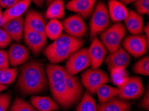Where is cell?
Here are the masks:
<instances>
[{
    "label": "cell",
    "mask_w": 149,
    "mask_h": 111,
    "mask_svg": "<svg viewBox=\"0 0 149 111\" xmlns=\"http://www.w3.org/2000/svg\"><path fill=\"white\" fill-rule=\"evenodd\" d=\"M17 88L24 94H37L47 89L48 81L41 62L31 61L20 68Z\"/></svg>",
    "instance_id": "1"
},
{
    "label": "cell",
    "mask_w": 149,
    "mask_h": 111,
    "mask_svg": "<svg viewBox=\"0 0 149 111\" xmlns=\"http://www.w3.org/2000/svg\"><path fill=\"white\" fill-rule=\"evenodd\" d=\"M46 72L49 89L54 100L63 108L70 107L66 89L67 72L65 68L56 64H48L46 68Z\"/></svg>",
    "instance_id": "2"
},
{
    "label": "cell",
    "mask_w": 149,
    "mask_h": 111,
    "mask_svg": "<svg viewBox=\"0 0 149 111\" xmlns=\"http://www.w3.org/2000/svg\"><path fill=\"white\" fill-rule=\"evenodd\" d=\"M92 13L90 23V38L91 40L107 30L110 25L109 13L104 3L99 2Z\"/></svg>",
    "instance_id": "3"
},
{
    "label": "cell",
    "mask_w": 149,
    "mask_h": 111,
    "mask_svg": "<svg viewBox=\"0 0 149 111\" xmlns=\"http://www.w3.org/2000/svg\"><path fill=\"white\" fill-rule=\"evenodd\" d=\"M126 35V28L120 22H116L101 33L100 41L110 53L120 47Z\"/></svg>",
    "instance_id": "4"
},
{
    "label": "cell",
    "mask_w": 149,
    "mask_h": 111,
    "mask_svg": "<svg viewBox=\"0 0 149 111\" xmlns=\"http://www.w3.org/2000/svg\"><path fill=\"white\" fill-rule=\"evenodd\" d=\"M81 81L90 94L93 95L101 85L109 82L110 79L107 72L102 70L90 69L83 72Z\"/></svg>",
    "instance_id": "5"
},
{
    "label": "cell",
    "mask_w": 149,
    "mask_h": 111,
    "mask_svg": "<svg viewBox=\"0 0 149 111\" xmlns=\"http://www.w3.org/2000/svg\"><path fill=\"white\" fill-rule=\"evenodd\" d=\"M90 66V61L88 55V49H80L74 52L68 59L66 69L71 75H76L78 72Z\"/></svg>",
    "instance_id": "6"
},
{
    "label": "cell",
    "mask_w": 149,
    "mask_h": 111,
    "mask_svg": "<svg viewBox=\"0 0 149 111\" xmlns=\"http://www.w3.org/2000/svg\"><path fill=\"white\" fill-rule=\"evenodd\" d=\"M119 89L118 97L126 101L139 99L144 92L143 81L139 77H128Z\"/></svg>",
    "instance_id": "7"
},
{
    "label": "cell",
    "mask_w": 149,
    "mask_h": 111,
    "mask_svg": "<svg viewBox=\"0 0 149 111\" xmlns=\"http://www.w3.org/2000/svg\"><path fill=\"white\" fill-rule=\"evenodd\" d=\"M125 50L134 57H139L146 53L149 43L145 35H128L123 42Z\"/></svg>",
    "instance_id": "8"
},
{
    "label": "cell",
    "mask_w": 149,
    "mask_h": 111,
    "mask_svg": "<svg viewBox=\"0 0 149 111\" xmlns=\"http://www.w3.org/2000/svg\"><path fill=\"white\" fill-rule=\"evenodd\" d=\"M62 24L63 29L68 35L81 39L86 34L87 27L82 17L79 15H74L67 17Z\"/></svg>",
    "instance_id": "9"
},
{
    "label": "cell",
    "mask_w": 149,
    "mask_h": 111,
    "mask_svg": "<svg viewBox=\"0 0 149 111\" xmlns=\"http://www.w3.org/2000/svg\"><path fill=\"white\" fill-rule=\"evenodd\" d=\"M24 38L25 43L34 55H39L47 43L45 34L37 32L24 26Z\"/></svg>",
    "instance_id": "10"
},
{
    "label": "cell",
    "mask_w": 149,
    "mask_h": 111,
    "mask_svg": "<svg viewBox=\"0 0 149 111\" xmlns=\"http://www.w3.org/2000/svg\"><path fill=\"white\" fill-rule=\"evenodd\" d=\"M107 53V49L98 38L95 37L92 39V43L88 49V55L89 57L92 69H98L104 59Z\"/></svg>",
    "instance_id": "11"
},
{
    "label": "cell",
    "mask_w": 149,
    "mask_h": 111,
    "mask_svg": "<svg viewBox=\"0 0 149 111\" xmlns=\"http://www.w3.org/2000/svg\"><path fill=\"white\" fill-rule=\"evenodd\" d=\"M130 55L123 47H119L116 51L110 53L106 58V63L110 71L115 68H126L130 64Z\"/></svg>",
    "instance_id": "12"
},
{
    "label": "cell",
    "mask_w": 149,
    "mask_h": 111,
    "mask_svg": "<svg viewBox=\"0 0 149 111\" xmlns=\"http://www.w3.org/2000/svg\"><path fill=\"white\" fill-rule=\"evenodd\" d=\"M66 85L69 102L72 106L80 101L83 94V88L78 77L68 72H66Z\"/></svg>",
    "instance_id": "13"
},
{
    "label": "cell",
    "mask_w": 149,
    "mask_h": 111,
    "mask_svg": "<svg viewBox=\"0 0 149 111\" xmlns=\"http://www.w3.org/2000/svg\"><path fill=\"white\" fill-rule=\"evenodd\" d=\"M96 1V0H71L66 8L83 18H88L93 12Z\"/></svg>",
    "instance_id": "14"
},
{
    "label": "cell",
    "mask_w": 149,
    "mask_h": 111,
    "mask_svg": "<svg viewBox=\"0 0 149 111\" xmlns=\"http://www.w3.org/2000/svg\"><path fill=\"white\" fill-rule=\"evenodd\" d=\"M8 55L10 64L15 67L23 64L28 60L30 52L24 45L15 43L10 46Z\"/></svg>",
    "instance_id": "15"
},
{
    "label": "cell",
    "mask_w": 149,
    "mask_h": 111,
    "mask_svg": "<svg viewBox=\"0 0 149 111\" xmlns=\"http://www.w3.org/2000/svg\"><path fill=\"white\" fill-rule=\"evenodd\" d=\"M24 19L21 16L5 23L2 26V29L10 36L12 40L19 43L24 35Z\"/></svg>",
    "instance_id": "16"
},
{
    "label": "cell",
    "mask_w": 149,
    "mask_h": 111,
    "mask_svg": "<svg viewBox=\"0 0 149 111\" xmlns=\"http://www.w3.org/2000/svg\"><path fill=\"white\" fill-rule=\"evenodd\" d=\"M76 51L78 50L74 49L58 48L49 45L44 49V53L51 64L56 65L68 59L69 57Z\"/></svg>",
    "instance_id": "17"
},
{
    "label": "cell",
    "mask_w": 149,
    "mask_h": 111,
    "mask_svg": "<svg viewBox=\"0 0 149 111\" xmlns=\"http://www.w3.org/2000/svg\"><path fill=\"white\" fill-rule=\"evenodd\" d=\"M24 21L25 26L28 27L31 30L45 34V26L46 23L40 13L35 10H30L26 13Z\"/></svg>",
    "instance_id": "18"
},
{
    "label": "cell",
    "mask_w": 149,
    "mask_h": 111,
    "mask_svg": "<svg viewBox=\"0 0 149 111\" xmlns=\"http://www.w3.org/2000/svg\"><path fill=\"white\" fill-rule=\"evenodd\" d=\"M84 43V41L80 38L74 37L68 34H62L58 39L54 41L51 46L64 49H74L78 50Z\"/></svg>",
    "instance_id": "19"
},
{
    "label": "cell",
    "mask_w": 149,
    "mask_h": 111,
    "mask_svg": "<svg viewBox=\"0 0 149 111\" xmlns=\"http://www.w3.org/2000/svg\"><path fill=\"white\" fill-rule=\"evenodd\" d=\"M126 29L132 35H140L143 32V17L133 10L128 11V15L125 20Z\"/></svg>",
    "instance_id": "20"
},
{
    "label": "cell",
    "mask_w": 149,
    "mask_h": 111,
    "mask_svg": "<svg viewBox=\"0 0 149 111\" xmlns=\"http://www.w3.org/2000/svg\"><path fill=\"white\" fill-rule=\"evenodd\" d=\"M31 2L30 0H20L11 8L7 9L3 13V25L10 20L22 16L30 6Z\"/></svg>",
    "instance_id": "21"
},
{
    "label": "cell",
    "mask_w": 149,
    "mask_h": 111,
    "mask_svg": "<svg viewBox=\"0 0 149 111\" xmlns=\"http://www.w3.org/2000/svg\"><path fill=\"white\" fill-rule=\"evenodd\" d=\"M131 105L129 102L114 97L104 103L98 104V111H129Z\"/></svg>",
    "instance_id": "22"
},
{
    "label": "cell",
    "mask_w": 149,
    "mask_h": 111,
    "mask_svg": "<svg viewBox=\"0 0 149 111\" xmlns=\"http://www.w3.org/2000/svg\"><path fill=\"white\" fill-rule=\"evenodd\" d=\"M108 10L110 19L116 23L125 21L128 15L125 6L117 0H109Z\"/></svg>",
    "instance_id": "23"
},
{
    "label": "cell",
    "mask_w": 149,
    "mask_h": 111,
    "mask_svg": "<svg viewBox=\"0 0 149 111\" xmlns=\"http://www.w3.org/2000/svg\"><path fill=\"white\" fill-rule=\"evenodd\" d=\"M30 104L38 111H54L59 109V105L49 97H31Z\"/></svg>",
    "instance_id": "24"
},
{
    "label": "cell",
    "mask_w": 149,
    "mask_h": 111,
    "mask_svg": "<svg viewBox=\"0 0 149 111\" xmlns=\"http://www.w3.org/2000/svg\"><path fill=\"white\" fill-rule=\"evenodd\" d=\"M65 7L63 0H54L48 5L46 18L49 19H60L64 17Z\"/></svg>",
    "instance_id": "25"
},
{
    "label": "cell",
    "mask_w": 149,
    "mask_h": 111,
    "mask_svg": "<svg viewBox=\"0 0 149 111\" xmlns=\"http://www.w3.org/2000/svg\"><path fill=\"white\" fill-rule=\"evenodd\" d=\"M64 30L62 23L58 19H50L45 26L44 33L46 37L51 40H56L62 35Z\"/></svg>",
    "instance_id": "26"
},
{
    "label": "cell",
    "mask_w": 149,
    "mask_h": 111,
    "mask_svg": "<svg viewBox=\"0 0 149 111\" xmlns=\"http://www.w3.org/2000/svg\"><path fill=\"white\" fill-rule=\"evenodd\" d=\"M119 92V88L112 87L104 84L96 90V93L98 95L100 103H102L118 95Z\"/></svg>",
    "instance_id": "27"
},
{
    "label": "cell",
    "mask_w": 149,
    "mask_h": 111,
    "mask_svg": "<svg viewBox=\"0 0 149 111\" xmlns=\"http://www.w3.org/2000/svg\"><path fill=\"white\" fill-rule=\"evenodd\" d=\"M128 77V72L125 68H115L110 71L111 81L118 88L123 86Z\"/></svg>",
    "instance_id": "28"
},
{
    "label": "cell",
    "mask_w": 149,
    "mask_h": 111,
    "mask_svg": "<svg viewBox=\"0 0 149 111\" xmlns=\"http://www.w3.org/2000/svg\"><path fill=\"white\" fill-rule=\"evenodd\" d=\"M76 111H98L96 101L88 91H86L84 94Z\"/></svg>",
    "instance_id": "29"
},
{
    "label": "cell",
    "mask_w": 149,
    "mask_h": 111,
    "mask_svg": "<svg viewBox=\"0 0 149 111\" xmlns=\"http://www.w3.org/2000/svg\"><path fill=\"white\" fill-rule=\"evenodd\" d=\"M18 70L16 68H8L0 70V85H9L12 84L16 79Z\"/></svg>",
    "instance_id": "30"
},
{
    "label": "cell",
    "mask_w": 149,
    "mask_h": 111,
    "mask_svg": "<svg viewBox=\"0 0 149 111\" xmlns=\"http://www.w3.org/2000/svg\"><path fill=\"white\" fill-rule=\"evenodd\" d=\"M9 111H38L36 108L22 98H16L13 102Z\"/></svg>",
    "instance_id": "31"
},
{
    "label": "cell",
    "mask_w": 149,
    "mask_h": 111,
    "mask_svg": "<svg viewBox=\"0 0 149 111\" xmlns=\"http://www.w3.org/2000/svg\"><path fill=\"white\" fill-rule=\"evenodd\" d=\"M133 71L137 74L148 76L149 74V57L146 56L136 63L133 67Z\"/></svg>",
    "instance_id": "32"
},
{
    "label": "cell",
    "mask_w": 149,
    "mask_h": 111,
    "mask_svg": "<svg viewBox=\"0 0 149 111\" xmlns=\"http://www.w3.org/2000/svg\"><path fill=\"white\" fill-rule=\"evenodd\" d=\"M134 3L138 13L141 15H148L149 0H137Z\"/></svg>",
    "instance_id": "33"
},
{
    "label": "cell",
    "mask_w": 149,
    "mask_h": 111,
    "mask_svg": "<svg viewBox=\"0 0 149 111\" xmlns=\"http://www.w3.org/2000/svg\"><path fill=\"white\" fill-rule=\"evenodd\" d=\"M12 96L9 92L0 94V111H7L10 105Z\"/></svg>",
    "instance_id": "34"
},
{
    "label": "cell",
    "mask_w": 149,
    "mask_h": 111,
    "mask_svg": "<svg viewBox=\"0 0 149 111\" xmlns=\"http://www.w3.org/2000/svg\"><path fill=\"white\" fill-rule=\"evenodd\" d=\"M12 39L2 28H0V49L6 48L11 43Z\"/></svg>",
    "instance_id": "35"
},
{
    "label": "cell",
    "mask_w": 149,
    "mask_h": 111,
    "mask_svg": "<svg viewBox=\"0 0 149 111\" xmlns=\"http://www.w3.org/2000/svg\"><path fill=\"white\" fill-rule=\"evenodd\" d=\"M10 66L8 52L0 49V70L8 69Z\"/></svg>",
    "instance_id": "36"
},
{
    "label": "cell",
    "mask_w": 149,
    "mask_h": 111,
    "mask_svg": "<svg viewBox=\"0 0 149 111\" xmlns=\"http://www.w3.org/2000/svg\"><path fill=\"white\" fill-rule=\"evenodd\" d=\"M19 1L20 0H0V7L2 8L8 9Z\"/></svg>",
    "instance_id": "37"
},
{
    "label": "cell",
    "mask_w": 149,
    "mask_h": 111,
    "mask_svg": "<svg viewBox=\"0 0 149 111\" xmlns=\"http://www.w3.org/2000/svg\"><path fill=\"white\" fill-rule=\"evenodd\" d=\"M141 106L144 109H149V89H147V91L144 94L141 103Z\"/></svg>",
    "instance_id": "38"
},
{
    "label": "cell",
    "mask_w": 149,
    "mask_h": 111,
    "mask_svg": "<svg viewBox=\"0 0 149 111\" xmlns=\"http://www.w3.org/2000/svg\"><path fill=\"white\" fill-rule=\"evenodd\" d=\"M143 31L144 33H145V37L146 39L148 41L149 39V25L147 23L145 26L143 27Z\"/></svg>",
    "instance_id": "39"
},
{
    "label": "cell",
    "mask_w": 149,
    "mask_h": 111,
    "mask_svg": "<svg viewBox=\"0 0 149 111\" xmlns=\"http://www.w3.org/2000/svg\"><path fill=\"white\" fill-rule=\"evenodd\" d=\"M31 2H33L38 7H42L44 4V0H30Z\"/></svg>",
    "instance_id": "40"
},
{
    "label": "cell",
    "mask_w": 149,
    "mask_h": 111,
    "mask_svg": "<svg viewBox=\"0 0 149 111\" xmlns=\"http://www.w3.org/2000/svg\"><path fill=\"white\" fill-rule=\"evenodd\" d=\"M136 1H137V0H120V2H121L124 5H126V4L133 3V2H135Z\"/></svg>",
    "instance_id": "41"
},
{
    "label": "cell",
    "mask_w": 149,
    "mask_h": 111,
    "mask_svg": "<svg viewBox=\"0 0 149 111\" xmlns=\"http://www.w3.org/2000/svg\"><path fill=\"white\" fill-rule=\"evenodd\" d=\"M2 19H3V13H1V7H0V26H3V23H2Z\"/></svg>",
    "instance_id": "42"
},
{
    "label": "cell",
    "mask_w": 149,
    "mask_h": 111,
    "mask_svg": "<svg viewBox=\"0 0 149 111\" xmlns=\"http://www.w3.org/2000/svg\"><path fill=\"white\" fill-rule=\"evenodd\" d=\"M7 89V86L6 85H0V92L3 91Z\"/></svg>",
    "instance_id": "43"
},
{
    "label": "cell",
    "mask_w": 149,
    "mask_h": 111,
    "mask_svg": "<svg viewBox=\"0 0 149 111\" xmlns=\"http://www.w3.org/2000/svg\"><path fill=\"white\" fill-rule=\"evenodd\" d=\"M53 1H54V0H46V3H47V5L48 6L49 4H50Z\"/></svg>",
    "instance_id": "44"
}]
</instances>
